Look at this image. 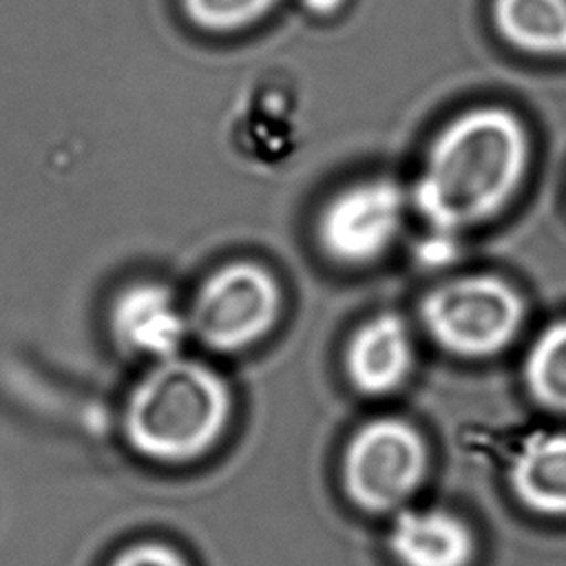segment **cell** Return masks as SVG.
I'll list each match as a JSON object with an SVG mask.
<instances>
[{
	"label": "cell",
	"instance_id": "cell-6",
	"mask_svg": "<svg viewBox=\"0 0 566 566\" xmlns=\"http://www.w3.org/2000/svg\"><path fill=\"white\" fill-rule=\"evenodd\" d=\"M405 208L407 197L396 181L387 177L356 181L336 192L321 210L318 245L343 265L374 263L398 239Z\"/></svg>",
	"mask_w": 566,
	"mask_h": 566
},
{
	"label": "cell",
	"instance_id": "cell-16",
	"mask_svg": "<svg viewBox=\"0 0 566 566\" xmlns=\"http://www.w3.org/2000/svg\"><path fill=\"white\" fill-rule=\"evenodd\" d=\"M312 13H334L343 0H303Z\"/></svg>",
	"mask_w": 566,
	"mask_h": 566
},
{
	"label": "cell",
	"instance_id": "cell-14",
	"mask_svg": "<svg viewBox=\"0 0 566 566\" xmlns=\"http://www.w3.org/2000/svg\"><path fill=\"white\" fill-rule=\"evenodd\" d=\"M108 566H188V562L164 542H137L119 551Z\"/></svg>",
	"mask_w": 566,
	"mask_h": 566
},
{
	"label": "cell",
	"instance_id": "cell-4",
	"mask_svg": "<svg viewBox=\"0 0 566 566\" xmlns=\"http://www.w3.org/2000/svg\"><path fill=\"white\" fill-rule=\"evenodd\" d=\"M427 469V442L402 418L363 424L347 442L340 464L347 497L367 513L400 509L422 484Z\"/></svg>",
	"mask_w": 566,
	"mask_h": 566
},
{
	"label": "cell",
	"instance_id": "cell-11",
	"mask_svg": "<svg viewBox=\"0 0 566 566\" xmlns=\"http://www.w3.org/2000/svg\"><path fill=\"white\" fill-rule=\"evenodd\" d=\"M491 20L513 49L566 57V0H493Z\"/></svg>",
	"mask_w": 566,
	"mask_h": 566
},
{
	"label": "cell",
	"instance_id": "cell-3",
	"mask_svg": "<svg viewBox=\"0 0 566 566\" xmlns=\"http://www.w3.org/2000/svg\"><path fill=\"white\" fill-rule=\"evenodd\" d=\"M429 336L462 358H486L513 343L524 321L517 290L495 274H471L433 287L420 303Z\"/></svg>",
	"mask_w": 566,
	"mask_h": 566
},
{
	"label": "cell",
	"instance_id": "cell-12",
	"mask_svg": "<svg viewBox=\"0 0 566 566\" xmlns=\"http://www.w3.org/2000/svg\"><path fill=\"white\" fill-rule=\"evenodd\" d=\"M524 380L537 405L566 413V318L535 338L524 360Z\"/></svg>",
	"mask_w": 566,
	"mask_h": 566
},
{
	"label": "cell",
	"instance_id": "cell-8",
	"mask_svg": "<svg viewBox=\"0 0 566 566\" xmlns=\"http://www.w3.org/2000/svg\"><path fill=\"white\" fill-rule=\"evenodd\" d=\"M411 367V334L396 314H378L363 323L345 349L347 378L367 396H385L398 389Z\"/></svg>",
	"mask_w": 566,
	"mask_h": 566
},
{
	"label": "cell",
	"instance_id": "cell-9",
	"mask_svg": "<svg viewBox=\"0 0 566 566\" xmlns=\"http://www.w3.org/2000/svg\"><path fill=\"white\" fill-rule=\"evenodd\" d=\"M398 566H469L475 542L471 528L442 509H402L387 533Z\"/></svg>",
	"mask_w": 566,
	"mask_h": 566
},
{
	"label": "cell",
	"instance_id": "cell-1",
	"mask_svg": "<svg viewBox=\"0 0 566 566\" xmlns=\"http://www.w3.org/2000/svg\"><path fill=\"white\" fill-rule=\"evenodd\" d=\"M526 164L528 137L522 122L506 108L478 106L436 135L411 188V201L436 232L458 234L506 208Z\"/></svg>",
	"mask_w": 566,
	"mask_h": 566
},
{
	"label": "cell",
	"instance_id": "cell-2",
	"mask_svg": "<svg viewBox=\"0 0 566 566\" xmlns=\"http://www.w3.org/2000/svg\"><path fill=\"white\" fill-rule=\"evenodd\" d=\"M230 411L232 396L223 378L208 365L177 354L157 360L133 387L122 427L139 455L181 464L214 447Z\"/></svg>",
	"mask_w": 566,
	"mask_h": 566
},
{
	"label": "cell",
	"instance_id": "cell-15",
	"mask_svg": "<svg viewBox=\"0 0 566 566\" xmlns=\"http://www.w3.org/2000/svg\"><path fill=\"white\" fill-rule=\"evenodd\" d=\"M436 232V230H433ZM420 259L427 265H442L453 259V234L436 232L433 239H427L420 250Z\"/></svg>",
	"mask_w": 566,
	"mask_h": 566
},
{
	"label": "cell",
	"instance_id": "cell-5",
	"mask_svg": "<svg viewBox=\"0 0 566 566\" xmlns=\"http://www.w3.org/2000/svg\"><path fill=\"white\" fill-rule=\"evenodd\" d=\"M279 310L281 290L274 276L252 261H234L199 285L188 327L214 352H241L274 327Z\"/></svg>",
	"mask_w": 566,
	"mask_h": 566
},
{
	"label": "cell",
	"instance_id": "cell-10",
	"mask_svg": "<svg viewBox=\"0 0 566 566\" xmlns=\"http://www.w3.org/2000/svg\"><path fill=\"white\" fill-rule=\"evenodd\" d=\"M509 484L528 511L566 517V431L531 433L511 460Z\"/></svg>",
	"mask_w": 566,
	"mask_h": 566
},
{
	"label": "cell",
	"instance_id": "cell-13",
	"mask_svg": "<svg viewBox=\"0 0 566 566\" xmlns=\"http://www.w3.org/2000/svg\"><path fill=\"white\" fill-rule=\"evenodd\" d=\"M279 0H181L186 18L212 33L241 31L268 15Z\"/></svg>",
	"mask_w": 566,
	"mask_h": 566
},
{
	"label": "cell",
	"instance_id": "cell-7",
	"mask_svg": "<svg viewBox=\"0 0 566 566\" xmlns=\"http://www.w3.org/2000/svg\"><path fill=\"white\" fill-rule=\"evenodd\" d=\"M113 340L135 356L166 360L179 354L188 327V314L175 294L155 281H137L122 287L108 307Z\"/></svg>",
	"mask_w": 566,
	"mask_h": 566
}]
</instances>
